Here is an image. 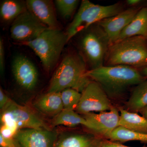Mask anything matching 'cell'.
<instances>
[{
	"label": "cell",
	"instance_id": "6da1fadb",
	"mask_svg": "<svg viewBox=\"0 0 147 147\" xmlns=\"http://www.w3.org/2000/svg\"><path fill=\"white\" fill-rule=\"evenodd\" d=\"M86 76L99 84L109 97H117L129 87L137 85L146 78L129 66H102L88 70Z\"/></svg>",
	"mask_w": 147,
	"mask_h": 147
},
{
	"label": "cell",
	"instance_id": "7a4b0ae2",
	"mask_svg": "<svg viewBox=\"0 0 147 147\" xmlns=\"http://www.w3.org/2000/svg\"><path fill=\"white\" fill-rule=\"evenodd\" d=\"M86 65L84 58L70 53L63 59L53 74L47 92H61L73 88L82 92L90 81L86 76Z\"/></svg>",
	"mask_w": 147,
	"mask_h": 147
},
{
	"label": "cell",
	"instance_id": "3957f363",
	"mask_svg": "<svg viewBox=\"0 0 147 147\" xmlns=\"http://www.w3.org/2000/svg\"><path fill=\"white\" fill-rule=\"evenodd\" d=\"M105 58L108 66L146 67V38L142 36L131 37L113 43L109 46Z\"/></svg>",
	"mask_w": 147,
	"mask_h": 147
},
{
	"label": "cell",
	"instance_id": "277c9868",
	"mask_svg": "<svg viewBox=\"0 0 147 147\" xmlns=\"http://www.w3.org/2000/svg\"><path fill=\"white\" fill-rule=\"evenodd\" d=\"M68 42L65 32L61 29L48 28L35 39L18 44L30 48L38 57L47 71L53 69L65 44Z\"/></svg>",
	"mask_w": 147,
	"mask_h": 147
},
{
	"label": "cell",
	"instance_id": "5b68a950",
	"mask_svg": "<svg viewBox=\"0 0 147 147\" xmlns=\"http://www.w3.org/2000/svg\"><path fill=\"white\" fill-rule=\"evenodd\" d=\"M121 11L119 4L103 6L95 4L88 0L82 1L78 12L65 32L68 41L93 24Z\"/></svg>",
	"mask_w": 147,
	"mask_h": 147
},
{
	"label": "cell",
	"instance_id": "8992f818",
	"mask_svg": "<svg viewBox=\"0 0 147 147\" xmlns=\"http://www.w3.org/2000/svg\"><path fill=\"white\" fill-rule=\"evenodd\" d=\"M80 40V48L92 69L103 66L102 63L110 46L109 41L98 26H91L84 31Z\"/></svg>",
	"mask_w": 147,
	"mask_h": 147
},
{
	"label": "cell",
	"instance_id": "52a82bcc",
	"mask_svg": "<svg viewBox=\"0 0 147 147\" xmlns=\"http://www.w3.org/2000/svg\"><path fill=\"white\" fill-rule=\"evenodd\" d=\"M1 123V125H10L18 130L24 128L50 129L45 122L30 109L11 100L2 110Z\"/></svg>",
	"mask_w": 147,
	"mask_h": 147
},
{
	"label": "cell",
	"instance_id": "ba28073f",
	"mask_svg": "<svg viewBox=\"0 0 147 147\" xmlns=\"http://www.w3.org/2000/svg\"><path fill=\"white\" fill-rule=\"evenodd\" d=\"M113 107L109 97L99 84L95 81H90L82 92L76 111L84 115L109 111Z\"/></svg>",
	"mask_w": 147,
	"mask_h": 147
},
{
	"label": "cell",
	"instance_id": "9c48e42d",
	"mask_svg": "<svg viewBox=\"0 0 147 147\" xmlns=\"http://www.w3.org/2000/svg\"><path fill=\"white\" fill-rule=\"evenodd\" d=\"M48 28L27 10L11 24V38L17 44L29 42L36 38Z\"/></svg>",
	"mask_w": 147,
	"mask_h": 147
},
{
	"label": "cell",
	"instance_id": "30bf717a",
	"mask_svg": "<svg viewBox=\"0 0 147 147\" xmlns=\"http://www.w3.org/2000/svg\"><path fill=\"white\" fill-rule=\"evenodd\" d=\"M57 131L47 129H19L13 138L16 147H53L57 139Z\"/></svg>",
	"mask_w": 147,
	"mask_h": 147
},
{
	"label": "cell",
	"instance_id": "8fae6325",
	"mask_svg": "<svg viewBox=\"0 0 147 147\" xmlns=\"http://www.w3.org/2000/svg\"><path fill=\"white\" fill-rule=\"evenodd\" d=\"M11 70L14 79L24 89L31 91L36 87L38 81V71L33 63L23 55L13 59Z\"/></svg>",
	"mask_w": 147,
	"mask_h": 147
},
{
	"label": "cell",
	"instance_id": "7c38bea8",
	"mask_svg": "<svg viewBox=\"0 0 147 147\" xmlns=\"http://www.w3.org/2000/svg\"><path fill=\"white\" fill-rule=\"evenodd\" d=\"M140 9L132 7L98 23V26L105 34L110 45L115 42L121 33L132 21Z\"/></svg>",
	"mask_w": 147,
	"mask_h": 147
},
{
	"label": "cell",
	"instance_id": "4fadbf2b",
	"mask_svg": "<svg viewBox=\"0 0 147 147\" xmlns=\"http://www.w3.org/2000/svg\"><path fill=\"white\" fill-rule=\"evenodd\" d=\"M82 116L93 126L94 131L107 138L119 127L120 113L114 107L108 111L99 113H89Z\"/></svg>",
	"mask_w": 147,
	"mask_h": 147
},
{
	"label": "cell",
	"instance_id": "5bb4252c",
	"mask_svg": "<svg viewBox=\"0 0 147 147\" xmlns=\"http://www.w3.org/2000/svg\"><path fill=\"white\" fill-rule=\"evenodd\" d=\"M28 10L50 29H60L54 3L50 0H27Z\"/></svg>",
	"mask_w": 147,
	"mask_h": 147
},
{
	"label": "cell",
	"instance_id": "9a60e30c",
	"mask_svg": "<svg viewBox=\"0 0 147 147\" xmlns=\"http://www.w3.org/2000/svg\"><path fill=\"white\" fill-rule=\"evenodd\" d=\"M33 105L40 113L46 115L55 117L64 109L60 92H47L35 100Z\"/></svg>",
	"mask_w": 147,
	"mask_h": 147
},
{
	"label": "cell",
	"instance_id": "2e32d148",
	"mask_svg": "<svg viewBox=\"0 0 147 147\" xmlns=\"http://www.w3.org/2000/svg\"><path fill=\"white\" fill-rule=\"evenodd\" d=\"M137 36L147 38V7L139 9L114 43L128 38Z\"/></svg>",
	"mask_w": 147,
	"mask_h": 147
},
{
	"label": "cell",
	"instance_id": "e0dca14e",
	"mask_svg": "<svg viewBox=\"0 0 147 147\" xmlns=\"http://www.w3.org/2000/svg\"><path fill=\"white\" fill-rule=\"evenodd\" d=\"M119 126L131 131L147 133V119L137 113L120 109Z\"/></svg>",
	"mask_w": 147,
	"mask_h": 147
},
{
	"label": "cell",
	"instance_id": "ac0fdd59",
	"mask_svg": "<svg viewBox=\"0 0 147 147\" xmlns=\"http://www.w3.org/2000/svg\"><path fill=\"white\" fill-rule=\"evenodd\" d=\"M28 10L26 1L4 0L0 5V16L4 23L12 24L21 14Z\"/></svg>",
	"mask_w": 147,
	"mask_h": 147
},
{
	"label": "cell",
	"instance_id": "d6986e66",
	"mask_svg": "<svg viewBox=\"0 0 147 147\" xmlns=\"http://www.w3.org/2000/svg\"><path fill=\"white\" fill-rule=\"evenodd\" d=\"M80 125L94 131V127L91 124L75 110L63 109L55 116L53 121V126L64 125L74 127Z\"/></svg>",
	"mask_w": 147,
	"mask_h": 147
},
{
	"label": "cell",
	"instance_id": "ffe728a7",
	"mask_svg": "<svg viewBox=\"0 0 147 147\" xmlns=\"http://www.w3.org/2000/svg\"><path fill=\"white\" fill-rule=\"evenodd\" d=\"M101 143L87 134H74L57 139L53 147H100Z\"/></svg>",
	"mask_w": 147,
	"mask_h": 147
},
{
	"label": "cell",
	"instance_id": "44dd1931",
	"mask_svg": "<svg viewBox=\"0 0 147 147\" xmlns=\"http://www.w3.org/2000/svg\"><path fill=\"white\" fill-rule=\"evenodd\" d=\"M128 111L137 113L147 107V79L137 85L127 103Z\"/></svg>",
	"mask_w": 147,
	"mask_h": 147
},
{
	"label": "cell",
	"instance_id": "7402d4cb",
	"mask_svg": "<svg viewBox=\"0 0 147 147\" xmlns=\"http://www.w3.org/2000/svg\"><path fill=\"white\" fill-rule=\"evenodd\" d=\"M107 138L112 142L139 141L147 143V133L131 131L121 126L115 129Z\"/></svg>",
	"mask_w": 147,
	"mask_h": 147
},
{
	"label": "cell",
	"instance_id": "603a6c76",
	"mask_svg": "<svg viewBox=\"0 0 147 147\" xmlns=\"http://www.w3.org/2000/svg\"><path fill=\"white\" fill-rule=\"evenodd\" d=\"M64 109L76 110L82 93L73 88H67L60 92Z\"/></svg>",
	"mask_w": 147,
	"mask_h": 147
},
{
	"label": "cell",
	"instance_id": "cb8c5ba5",
	"mask_svg": "<svg viewBox=\"0 0 147 147\" xmlns=\"http://www.w3.org/2000/svg\"><path fill=\"white\" fill-rule=\"evenodd\" d=\"M79 2L78 0H56L55 2L59 13L65 19L72 16Z\"/></svg>",
	"mask_w": 147,
	"mask_h": 147
},
{
	"label": "cell",
	"instance_id": "d4e9b609",
	"mask_svg": "<svg viewBox=\"0 0 147 147\" xmlns=\"http://www.w3.org/2000/svg\"><path fill=\"white\" fill-rule=\"evenodd\" d=\"M18 131L17 129L13 127L2 124L1 125L0 129V134L7 139H13Z\"/></svg>",
	"mask_w": 147,
	"mask_h": 147
},
{
	"label": "cell",
	"instance_id": "484cf974",
	"mask_svg": "<svg viewBox=\"0 0 147 147\" xmlns=\"http://www.w3.org/2000/svg\"><path fill=\"white\" fill-rule=\"evenodd\" d=\"M5 51L3 40L2 38H0V71L3 74L5 70Z\"/></svg>",
	"mask_w": 147,
	"mask_h": 147
},
{
	"label": "cell",
	"instance_id": "4316f807",
	"mask_svg": "<svg viewBox=\"0 0 147 147\" xmlns=\"http://www.w3.org/2000/svg\"><path fill=\"white\" fill-rule=\"evenodd\" d=\"M11 99H9L1 88H0V108L2 110L8 104Z\"/></svg>",
	"mask_w": 147,
	"mask_h": 147
},
{
	"label": "cell",
	"instance_id": "83f0119b",
	"mask_svg": "<svg viewBox=\"0 0 147 147\" xmlns=\"http://www.w3.org/2000/svg\"><path fill=\"white\" fill-rule=\"evenodd\" d=\"M14 143L13 139H7L0 134V147H11Z\"/></svg>",
	"mask_w": 147,
	"mask_h": 147
},
{
	"label": "cell",
	"instance_id": "f1b7e54d",
	"mask_svg": "<svg viewBox=\"0 0 147 147\" xmlns=\"http://www.w3.org/2000/svg\"><path fill=\"white\" fill-rule=\"evenodd\" d=\"M100 147H131L127 146H125V145L121 144H119V143H115L112 142V141H107L106 142H103L101 143ZM142 147H147L146 146H144Z\"/></svg>",
	"mask_w": 147,
	"mask_h": 147
},
{
	"label": "cell",
	"instance_id": "f546056e",
	"mask_svg": "<svg viewBox=\"0 0 147 147\" xmlns=\"http://www.w3.org/2000/svg\"><path fill=\"white\" fill-rule=\"evenodd\" d=\"M142 1L141 0H128L127 1V3L128 5L130 6H135L139 4Z\"/></svg>",
	"mask_w": 147,
	"mask_h": 147
},
{
	"label": "cell",
	"instance_id": "4dcf8cb0",
	"mask_svg": "<svg viewBox=\"0 0 147 147\" xmlns=\"http://www.w3.org/2000/svg\"><path fill=\"white\" fill-rule=\"evenodd\" d=\"M139 113H141V115L142 116L144 117L146 119H147V107L142 109V110H141L139 112Z\"/></svg>",
	"mask_w": 147,
	"mask_h": 147
},
{
	"label": "cell",
	"instance_id": "1f68e13d",
	"mask_svg": "<svg viewBox=\"0 0 147 147\" xmlns=\"http://www.w3.org/2000/svg\"><path fill=\"white\" fill-rule=\"evenodd\" d=\"M142 73L143 75L147 77V67H145L142 69Z\"/></svg>",
	"mask_w": 147,
	"mask_h": 147
},
{
	"label": "cell",
	"instance_id": "d6a6232c",
	"mask_svg": "<svg viewBox=\"0 0 147 147\" xmlns=\"http://www.w3.org/2000/svg\"><path fill=\"white\" fill-rule=\"evenodd\" d=\"M11 147H16V145L15 144V143H14V144L11 145Z\"/></svg>",
	"mask_w": 147,
	"mask_h": 147
}]
</instances>
